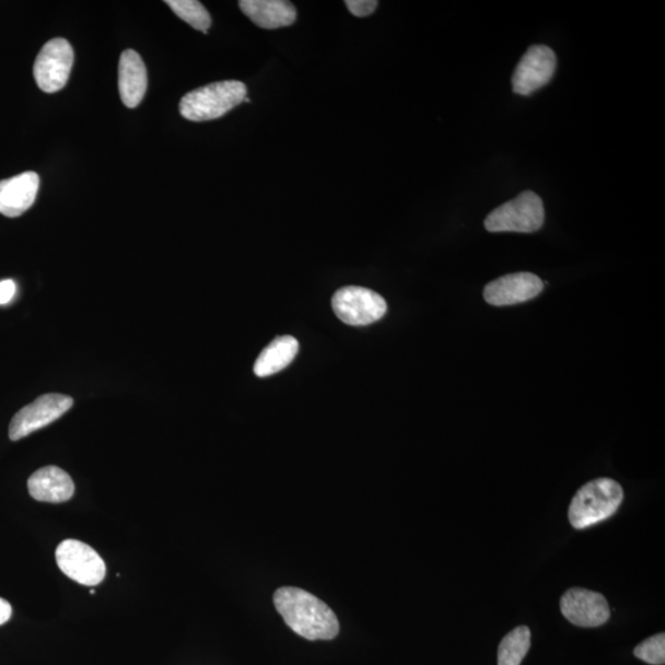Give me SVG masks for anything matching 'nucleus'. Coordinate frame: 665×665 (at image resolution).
<instances>
[{
	"label": "nucleus",
	"mask_w": 665,
	"mask_h": 665,
	"mask_svg": "<svg viewBox=\"0 0 665 665\" xmlns=\"http://www.w3.org/2000/svg\"><path fill=\"white\" fill-rule=\"evenodd\" d=\"M74 61V52L70 43L65 38H54L48 42L34 65L35 81L45 93L60 92L70 80Z\"/></svg>",
	"instance_id": "nucleus-7"
},
{
	"label": "nucleus",
	"mask_w": 665,
	"mask_h": 665,
	"mask_svg": "<svg viewBox=\"0 0 665 665\" xmlns=\"http://www.w3.org/2000/svg\"><path fill=\"white\" fill-rule=\"evenodd\" d=\"M247 86L238 81L211 83L183 96L179 109L184 119L202 122L220 119L246 100Z\"/></svg>",
	"instance_id": "nucleus-3"
},
{
	"label": "nucleus",
	"mask_w": 665,
	"mask_h": 665,
	"mask_svg": "<svg viewBox=\"0 0 665 665\" xmlns=\"http://www.w3.org/2000/svg\"><path fill=\"white\" fill-rule=\"evenodd\" d=\"M73 406L70 396L50 394L38 397L33 404L19 410L9 427V438L18 442L61 418Z\"/></svg>",
	"instance_id": "nucleus-8"
},
{
	"label": "nucleus",
	"mask_w": 665,
	"mask_h": 665,
	"mask_svg": "<svg viewBox=\"0 0 665 665\" xmlns=\"http://www.w3.org/2000/svg\"><path fill=\"white\" fill-rule=\"evenodd\" d=\"M16 283L13 280L0 281V305H7L15 296Z\"/></svg>",
	"instance_id": "nucleus-21"
},
{
	"label": "nucleus",
	"mask_w": 665,
	"mask_h": 665,
	"mask_svg": "<svg viewBox=\"0 0 665 665\" xmlns=\"http://www.w3.org/2000/svg\"><path fill=\"white\" fill-rule=\"evenodd\" d=\"M13 614L12 605L0 598V626L11 620Z\"/></svg>",
	"instance_id": "nucleus-22"
},
{
	"label": "nucleus",
	"mask_w": 665,
	"mask_h": 665,
	"mask_svg": "<svg viewBox=\"0 0 665 665\" xmlns=\"http://www.w3.org/2000/svg\"><path fill=\"white\" fill-rule=\"evenodd\" d=\"M623 501L622 487L611 478H598L584 485L573 497L569 517L576 530L609 520Z\"/></svg>",
	"instance_id": "nucleus-2"
},
{
	"label": "nucleus",
	"mask_w": 665,
	"mask_h": 665,
	"mask_svg": "<svg viewBox=\"0 0 665 665\" xmlns=\"http://www.w3.org/2000/svg\"><path fill=\"white\" fill-rule=\"evenodd\" d=\"M165 4L170 5L182 21L197 28V31L208 34L212 23L211 15L200 2H197V0H166Z\"/></svg>",
	"instance_id": "nucleus-18"
},
{
	"label": "nucleus",
	"mask_w": 665,
	"mask_h": 665,
	"mask_svg": "<svg viewBox=\"0 0 665 665\" xmlns=\"http://www.w3.org/2000/svg\"><path fill=\"white\" fill-rule=\"evenodd\" d=\"M349 12L358 18H365L376 11L378 2L375 0H347Z\"/></svg>",
	"instance_id": "nucleus-20"
},
{
	"label": "nucleus",
	"mask_w": 665,
	"mask_h": 665,
	"mask_svg": "<svg viewBox=\"0 0 665 665\" xmlns=\"http://www.w3.org/2000/svg\"><path fill=\"white\" fill-rule=\"evenodd\" d=\"M56 561L68 579L82 585L101 584L106 575V565L101 555L82 541H62L57 547Z\"/></svg>",
	"instance_id": "nucleus-6"
},
{
	"label": "nucleus",
	"mask_w": 665,
	"mask_h": 665,
	"mask_svg": "<svg viewBox=\"0 0 665 665\" xmlns=\"http://www.w3.org/2000/svg\"><path fill=\"white\" fill-rule=\"evenodd\" d=\"M561 611L567 620L584 629L599 628L611 615L603 594L584 588L567 591L561 598Z\"/></svg>",
	"instance_id": "nucleus-10"
},
{
	"label": "nucleus",
	"mask_w": 665,
	"mask_h": 665,
	"mask_svg": "<svg viewBox=\"0 0 665 665\" xmlns=\"http://www.w3.org/2000/svg\"><path fill=\"white\" fill-rule=\"evenodd\" d=\"M299 353V341L290 336L273 339L271 343L261 351L254 374L258 377H269L287 369Z\"/></svg>",
	"instance_id": "nucleus-16"
},
{
	"label": "nucleus",
	"mask_w": 665,
	"mask_h": 665,
	"mask_svg": "<svg viewBox=\"0 0 665 665\" xmlns=\"http://www.w3.org/2000/svg\"><path fill=\"white\" fill-rule=\"evenodd\" d=\"M149 78L139 54L133 50L122 52L119 62V91L122 103L133 109L143 101Z\"/></svg>",
	"instance_id": "nucleus-15"
},
{
	"label": "nucleus",
	"mask_w": 665,
	"mask_h": 665,
	"mask_svg": "<svg viewBox=\"0 0 665 665\" xmlns=\"http://www.w3.org/2000/svg\"><path fill=\"white\" fill-rule=\"evenodd\" d=\"M331 307L341 322L357 327L373 325L387 312V303L383 296L360 287L338 290L331 299Z\"/></svg>",
	"instance_id": "nucleus-5"
},
{
	"label": "nucleus",
	"mask_w": 665,
	"mask_h": 665,
	"mask_svg": "<svg viewBox=\"0 0 665 665\" xmlns=\"http://www.w3.org/2000/svg\"><path fill=\"white\" fill-rule=\"evenodd\" d=\"M532 648V632L520 626L505 635L498 649V665H521Z\"/></svg>",
	"instance_id": "nucleus-17"
},
{
	"label": "nucleus",
	"mask_w": 665,
	"mask_h": 665,
	"mask_svg": "<svg viewBox=\"0 0 665 665\" xmlns=\"http://www.w3.org/2000/svg\"><path fill=\"white\" fill-rule=\"evenodd\" d=\"M634 657L652 664L664 665L665 663V634L664 632L654 634L643 641L633 651Z\"/></svg>",
	"instance_id": "nucleus-19"
},
{
	"label": "nucleus",
	"mask_w": 665,
	"mask_h": 665,
	"mask_svg": "<svg viewBox=\"0 0 665 665\" xmlns=\"http://www.w3.org/2000/svg\"><path fill=\"white\" fill-rule=\"evenodd\" d=\"M544 221L545 209L539 195L524 191L489 213L485 226L489 232L534 233L544 226Z\"/></svg>",
	"instance_id": "nucleus-4"
},
{
	"label": "nucleus",
	"mask_w": 665,
	"mask_h": 665,
	"mask_svg": "<svg viewBox=\"0 0 665 665\" xmlns=\"http://www.w3.org/2000/svg\"><path fill=\"white\" fill-rule=\"evenodd\" d=\"M28 493L38 502L65 503L73 497L75 487L70 475L56 466H47L28 478Z\"/></svg>",
	"instance_id": "nucleus-13"
},
{
	"label": "nucleus",
	"mask_w": 665,
	"mask_h": 665,
	"mask_svg": "<svg viewBox=\"0 0 665 665\" xmlns=\"http://www.w3.org/2000/svg\"><path fill=\"white\" fill-rule=\"evenodd\" d=\"M544 282L532 272H515L489 282L483 296L489 305L502 307L517 305L539 296Z\"/></svg>",
	"instance_id": "nucleus-11"
},
{
	"label": "nucleus",
	"mask_w": 665,
	"mask_h": 665,
	"mask_svg": "<svg viewBox=\"0 0 665 665\" xmlns=\"http://www.w3.org/2000/svg\"><path fill=\"white\" fill-rule=\"evenodd\" d=\"M273 604L289 628L308 641L332 640L339 633V621L326 603L293 586L273 594Z\"/></svg>",
	"instance_id": "nucleus-1"
},
{
	"label": "nucleus",
	"mask_w": 665,
	"mask_h": 665,
	"mask_svg": "<svg viewBox=\"0 0 665 665\" xmlns=\"http://www.w3.org/2000/svg\"><path fill=\"white\" fill-rule=\"evenodd\" d=\"M241 11L261 28L287 27L296 22L295 5L285 0H241Z\"/></svg>",
	"instance_id": "nucleus-14"
},
{
	"label": "nucleus",
	"mask_w": 665,
	"mask_h": 665,
	"mask_svg": "<svg viewBox=\"0 0 665 665\" xmlns=\"http://www.w3.org/2000/svg\"><path fill=\"white\" fill-rule=\"evenodd\" d=\"M40 178L35 172H25L0 182V213L7 218L22 217L36 200Z\"/></svg>",
	"instance_id": "nucleus-12"
},
{
	"label": "nucleus",
	"mask_w": 665,
	"mask_h": 665,
	"mask_svg": "<svg viewBox=\"0 0 665 665\" xmlns=\"http://www.w3.org/2000/svg\"><path fill=\"white\" fill-rule=\"evenodd\" d=\"M556 66V55L550 47L532 46L513 74V91L521 95H530L539 91L552 80Z\"/></svg>",
	"instance_id": "nucleus-9"
},
{
	"label": "nucleus",
	"mask_w": 665,
	"mask_h": 665,
	"mask_svg": "<svg viewBox=\"0 0 665 665\" xmlns=\"http://www.w3.org/2000/svg\"><path fill=\"white\" fill-rule=\"evenodd\" d=\"M244 102H246V103H250L249 97H246V100H244Z\"/></svg>",
	"instance_id": "nucleus-23"
}]
</instances>
